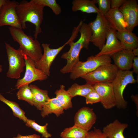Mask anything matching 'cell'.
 Here are the masks:
<instances>
[{"label":"cell","mask_w":138,"mask_h":138,"mask_svg":"<svg viewBox=\"0 0 138 138\" xmlns=\"http://www.w3.org/2000/svg\"><path fill=\"white\" fill-rule=\"evenodd\" d=\"M44 7L36 0H22L17 7V14L22 29L27 28V22L33 24L35 26L34 36L35 39L42 32L41 26L43 19Z\"/></svg>","instance_id":"1"},{"label":"cell","mask_w":138,"mask_h":138,"mask_svg":"<svg viewBox=\"0 0 138 138\" xmlns=\"http://www.w3.org/2000/svg\"><path fill=\"white\" fill-rule=\"evenodd\" d=\"M79 31L80 33L79 39L75 42L73 41L70 42L68 44L70 47L69 50L63 53L61 56L62 59L67 61L66 64L60 70L62 73H70L80 61L79 55L82 49L84 48L87 49L88 48L92 32L88 24L83 22Z\"/></svg>","instance_id":"2"},{"label":"cell","mask_w":138,"mask_h":138,"mask_svg":"<svg viewBox=\"0 0 138 138\" xmlns=\"http://www.w3.org/2000/svg\"><path fill=\"white\" fill-rule=\"evenodd\" d=\"M9 28L13 40L19 44L24 54L35 62L39 60L43 54L40 44L37 39L26 34L22 29L11 27Z\"/></svg>","instance_id":"3"},{"label":"cell","mask_w":138,"mask_h":138,"mask_svg":"<svg viewBox=\"0 0 138 138\" xmlns=\"http://www.w3.org/2000/svg\"><path fill=\"white\" fill-rule=\"evenodd\" d=\"M111 56L109 55H91L85 62L79 61L70 72V78L75 80L93 71L99 66L111 63Z\"/></svg>","instance_id":"4"},{"label":"cell","mask_w":138,"mask_h":138,"mask_svg":"<svg viewBox=\"0 0 138 138\" xmlns=\"http://www.w3.org/2000/svg\"><path fill=\"white\" fill-rule=\"evenodd\" d=\"M136 82L132 71L119 70L115 78L112 83L116 106L118 109H125L127 108L128 103L123 98V91L128 84Z\"/></svg>","instance_id":"5"},{"label":"cell","mask_w":138,"mask_h":138,"mask_svg":"<svg viewBox=\"0 0 138 138\" xmlns=\"http://www.w3.org/2000/svg\"><path fill=\"white\" fill-rule=\"evenodd\" d=\"M5 43L9 65L6 76L18 79L26 66L24 54L20 48L16 49L7 42Z\"/></svg>","instance_id":"6"},{"label":"cell","mask_w":138,"mask_h":138,"mask_svg":"<svg viewBox=\"0 0 138 138\" xmlns=\"http://www.w3.org/2000/svg\"><path fill=\"white\" fill-rule=\"evenodd\" d=\"M95 20L88 24L92 32L90 42L100 50L105 43L107 34L110 27L104 15L98 13Z\"/></svg>","instance_id":"7"},{"label":"cell","mask_w":138,"mask_h":138,"mask_svg":"<svg viewBox=\"0 0 138 138\" xmlns=\"http://www.w3.org/2000/svg\"><path fill=\"white\" fill-rule=\"evenodd\" d=\"M119 70L114 64L110 63L101 66L81 78L86 80L87 83L91 85L102 82L112 83Z\"/></svg>","instance_id":"8"},{"label":"cell","mask_w":138,"mask_h":138,"mask_svg":"<svg viewBox=\"0 0 138 138\" xmlns=\"http://www.w3.org/2000/svg\"><path fill=\"white\" fill-rule=\"evenodd\" d=\"M19 3L15 0H5L0 8V27L7 25L22 29L16 12Z\"/></svg>","instance_id":"9"},{"label":"cell","mask_w":138,"mask_h":138,"mask_svg":"<svg viewBox=\"0 0 138 138\" xmlns=\"http://www.w3.org/2000/svg\"><path fill=\"white\" fill-rule=\"evenodd\" d=\"M71 41L72 39L70 38L63 45L56 49L50 48L49 44H42L43 53L40 59L35 62L36 67L41 70L48 76H49L50 68L53 61L65 46Z\"/></svg>","instance_id":"10"},{"label":"cell","mask_w":138,"mask_h":138,"mask_svg":"<svg viewBox=\"0 0 138 138\" xmlns=\"http://www.w3.org/2000/svg\"><path fill=\"white\" fill-rule=\"evenodd\" d=\"M24 59L26 70L24 77L18 79L17 81L15 86L18 89L36 80H45L48 77L41 70L36 67L35 62L29 57L24 55Z\"/></svg>","instance_id":"11"},{"label":"cell","mask_w":138,"mask_h":138,"mask_svg":"<svg viewBox=\"0 0 138 138\" xmlns=\"http://www.w3.org/2000/svg\"><path fill=\"white\" fill-rule=\"evenodd\" d=\"M119 9L122 13L127 27L132 32L138 24V5L135 0H126Z\"/></svg>","instance_id":"12"},{"label":"cell","mask_w":138,"mask_h":138,"mask_svg":"<svg viewBox=\"0 0 138 138\" xmlns=\"http://www.w3.org/2000/svg\"><path fill=\"white\" fill-rule=\"evenodd\" d=\"M99 95L100 102L104 108L111 109L116 106V102L112 83L102 82L92 85Z\"/></svg>","instance_id":"13"},{"label":"cell","mask_w":138,"mask_h":138,"mask_svg":"<svg viewBox=\"0 0 138 138\" xmlns=\"http://www.w3.org/2000/svg\"><path fill=\"white\" fill-rule=\"evenodd\" d=\"M97 119V116L92 108L84 107L80 109L75 114L74 125L88 132L96 123Z\"/></svg>","instance_id":"14"},{"label":"cell","mask_w":138,"mask_h":138,"mask_svg":"<svg viewBox=\"0 0 138 138\" xmlns=\"http://www.w3.org/2000/svg\"><path fill=\"white\" fill-rule=\"evenodd\" d=\"M117 31L110 27L107 32L106 43L96 56L107 55L111 56L123 49L120 41L117 38Z\"/></svg>","instance_id":"15"},{"label":"cell","mask_w":138,"mask_h":138,"mask_svg":"<svg viewBox=\"0 0 138 138\" xmlns=\"http://www.w3.org/2000/svg\"><path fill=\"white\" fill-rule=\"evenodd\" d=\"M135 56L132 51L123 49L111 56L114 64L119 70L128 71L132 67L133 59Z\"/></svg>","instance_id":"16"},{"label":"cell","mask_w":138,"mask_h":138,"mask_svg":"<svg viewBox=\"0 0 138 138\" xmlns=\"http://www.w3.org/2000/svg\"><path fill=\"white\" fill-rule=\"evenodd\" d=\"M116 35L124 49L132 51L138 47V38L132 32L126 29L117 31Z\"/></svg>","instance_id":"17"},{"label":"cell","mask_w":138,"mask_h":138,"mask_svg":"<svg viewBox=\"0 0 138 138\" xmlns=\"http://www.w3.org/2000/svg\"><path fill=\"white\" fill-rule=\"evenodd\" d=\"M110 26L117 31L126 29L127 25L119 8L111 9L104 15Z\"/></svg>","instance_id":"18"},{"label":"cell","mask_w":138,"mask_h":138,"mask_svg":"<svg viewBox=\"0 0 138 138\" xmlns=\"http://www.w3.org/2000/svg\"><path fill=\"white\" fill-rule=\"evenodd\" d=\"M128 127L127 124L116 119L104 126L102 131L107 138H125L123 132Z\"/></svg>","instance_id":"19"},{"label":"cell","mask_w":138,"mask_h":138,"mask_svg":"<svg viewBox=\"0 0 138 138\" xmlns=\"http://www.w3.org/2000/svg\"><path fill=\"white\" fill-rule=\"evenodd\" d=\"M29 86L32 94L33 106L41 111L44 106L50 98L48 91L40 89L35 85L31 84Z\"/></svg>","instance_id":"20"},{"label":"cell","mask_w":138,"mask_h":138,"mask_svg":"<svg viewBox=\"0 0 138 138\" xmlns=\"http://www.w3.org/2000/svg\"><path fill=\"white\" fill-rule=\"evenodd\" d=\"M96 4L95 0H73L72 9L75 12L80 11L88 14L97 13L99 10Z\"/></svg>","instance_id":"21"},{"label":"cell","mask_w":138,"mask_h":138,"mask_svg":"<svg viewBox=\"0 0 138 138\" xmlns=\"http://www.w3.org/2000/svg\"><path fill=\"white\" fill-rule=\"evenodd\" d=\"M64 109L56 97L50 98L43 107L41 115L43 118L53 113L59 117L64 113Z\"/></svg>","instance_id":"22"},{"label":"cell","mask_w":138,"mask_h":138,"mask_svg":"<svg viewBox=\"0 0 138 138\" xmlns=\"http://www.w3.org/2000/svg\"><path fill=\"white\" fill-rule=\"evenodd\" d=\"M54 93L56 98L61 104L64 110H66L73 107L72 102V98L67 90L65 89V87L63 85H61L60 88L56 90Z\"/></svg>","instance_id":"23"},{"label":"cell","mask_w":138,"mask_h":138,"mask_svg":"<svg viewBox=\"0 0 138 138\" xmlns=\"http://www.w3.org/2000/svg\"><path fill=\"white\" fill-rule=\"evenodd\" d=\"M88 132L74 125L73 126L64 129L60 135L61 138H86Z\"/></svg>","instance_id":"24"},{"label":"cell","mask_w":138,"mask_h":138,"mask_svg":"<svg viewBox=\"0 0 138 138\" xmlns=\"http://www.w3.org/2000/svg\"><path fill=\"white\" fill-rule=\"evenodd\" d=\"M94 89L92 85L90 84L86 83L85 84L80 85L75 83L69 88L67 90L73 98L76 96L85 97Z\"/></svg>","instance_id":"25"},{"label":"cell","mask_w":138,"mask_h":138,"mask_svg":"<svg viewBox=\"0 0 138 138\" xmlns=\"http://www.w3.org/2000/svg\"><path fill=\"white\" fill-rule=\"evenodd\" d=\"M0 101L6 104L11 109L14 116L26 123L28 119L25 115V112L20 108L18 103L7 99L1 94H0Z\"/></svg>","instance_id":"26"},{"label":"cell","mask_w":138,"mask_h":138,"mask_svg":"<svg viewBox=\"0 0 138 138\" xmlns=\"http://www.w3.org/2000/svg\"><path fill=\"white\" fill-rule=\"evenodd\" d=\"M17 98L24 100L31 106H33V95L29 85H26L20 87L17 94Z\"/></svg>","instance_id":"27"},{"label":"cell","mask_w":138,"mask_h":138,"mask_svg":"<svg viewBox=\"0 0 138 138\" xmlns=\"http://www.w3.org/2000/svg\"><path fill=\"white\" fill-rule=\"evenodd\" d=\"M25 124L27 126L33 128L41 134L43 137L49 138L52 136V134L49 133L47 130L48 125L47 123H46L44 125L41 126L37 123L34 120L28 119Z\"/></svg>","instance_id":"28"},{"label":"cell","mask_w":138,"mask_h":138,"mask_svg":"<svg viewBox=\"0 0 138 138\" xmlns=\"http://www.w3.org/2000/svg\"><path fill=\"white\" fill-rule=\"evenodd\" d=\"M36 0L37 2L44 7L47 6L50 8L56 15H60L62 12L61 6L57 3L55 0Z\"/></svg>","instance_id":"29"},{"label":"cell","mask_w":138,"mask_h":138,"mask_svg":"<svg viewBox=\"0 0 138 138\" xmlns=\"http://www.w3.org/2000/svg\"><path fill=\"white\" fill-rule=\"evenodd\" d=\"M98 6L99 12L105 15L111 9V0H95Z\"/></svg>","instance_id":"30"},{"label":"cell","mask_w":138,"mask_h":138,"mask_svg":"<svg viewBox=\"0 0 138 138\" xmlns=\"http://www.w3.org/2000/svg\"><path fill=\"white\" fill-rule=\"evenodd\" d=\"M85 98L87 104L92 105L101 101L99 95L94 89L89 93Z\"/></svg>","instance_id":"31"},{"label":"cell","mask_w":138,"mask_h":138,"mask_svg":"<svg viewBox=\"0 0 138 138\" xmlns=\"http://www.w3.org/2000/svg\"><path fill=\"white\" fill-rule=\"evenodd\" d=\"M86 138H107L101 130L94 128L93 129L88 132Z\"/></svg>","instance_id":"32"},{"label":"cell","mask_w":138,"mask_h":138,"mask_svg":"<svg viewBox=\"0 0 138 138\" xmlns=\"http://www.w3.org/2000/svg\"><path fill=\"white\" fill-rule=\"evenodd\" d=\"M126 0H111V8H119Z\"/></svg>","instance_id":"33"},{"label":"cell","mask_w":138,"mask_h":138,"mask_svg":"<svg viewBox=\"0 0 138 138\" xmlns=\"http://www.w3.org/2000/svg\"><path fill=\"white\" fill-rule=\"evenodd\" d=\"M132 64L133 70L132 71L133 73H135L138 74V56H135L133 60Z\"/></svg>","instance_id":"34"},{"label":"cell","mask_w":138,"mask_h":138,"mask_svg":"<svg viewBox=\"0 0 138 138\" xmlns=\"http://www.w3.org/2000/svg\"><path fill=\"white\" fill-rule=\"evenodd\" d=\"M40 136L36 134L31 135L23 136L19 134H18L17 136L13 137V138H40Z\"/></svg>","instance_id":"35"},{"label":"cell","mask_w":138,"mask_h":138,"mask_svg":"<svg viewBox=\"0 0 138 138\" xmlns=\"http://www.w3.org/2000/svg\"><path fill=\"white\" fill-rule=\"evenodd\" d=\"M131 97L132 100L134 102L135 105L136 112V116H138V94H136L135 95H132L131 96Z\"/></svg>","instance_id":"36"},{"label":"cell","mask_w":138,"mask_h":138,"mask_svg":"<svg viewBox=\"0 0 138 138\" xmlns=\"http://www.w3.org/2000/svg\"><path fill=\"white\" fill-rule=\"evenodd\" d=\"M132 52L135 56H138V48H136L134 49Z\"/></svg>","instance_id":"37"},{"label":"cell","mask_w":138,"mask_h":138,"mask_svg":"<svg viewBox=\"0 0 138 138\" xmlns=\"http://www.w3.org/2000/svg\"><path fill=\"white\" fill-rule=\"evenodd\" d=\"M5 0H0V8L4 3Z\"/></svg>","instance_id":"38"},{"label":"cell","mask_w":138,"mask_h":138,"mask_svg":"<svg viewBox=\"0 0 138 138\" xmlns=\"http://www.w3.org/2000/svg\"><path fill=\"white\" fill-rule=\"evenodd\" d=\"M2 66L0 64V72H1L2 71Z\"/></svg>","instance_id":"39"}]
</instances>
